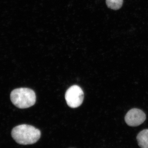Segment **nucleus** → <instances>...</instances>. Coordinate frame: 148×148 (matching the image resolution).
I'll use <instances>...</instances> for the list:
<instances>
[{
	"instance_id": "obj_1",
	"label": "nucleus",
	"mask_w": 148,
	"mask_h": 148,
	"mask_svg": "<svg viewBox=\"0 0 148 148\" xmlns=\"http://www.w3.org/2000/svg\"><path fill=\"white\" fill-rule=\"evenodd\" d=\"M11 135L14 140L18 144L32 145L39 140L41 132L39 130L32 125L22 124L14 127Z\"/></svg>"
},
{
	"instance_id": "obj_5",
	"label": "nucleus",
	"mask_w": 148,
	"mask_h": 148,
	"mask_svg": "<svg viewBox=\"0 0 148 148\" xmlns=\"http://www.w3.org/2000/svg\"><path fill=\"white\" fill-rule=\"evenodd\" d=\"M137 141L141 148H148V129H145L137 135Z\"/></svg>"
},
{
	"instance_id": "obj_6",
	"label": "nucleus",
	"mask_w": 148,
	"mask_h": 148,
	"mask_svg": "<svg viewBox=\"0 0 148 148\" xmlns=\"http://www.w3.org/2000/svg\"><path fill=\"white\" fill-rule=\"evenodd\" d=\"M106 4L108 8L118 10L121 8L123 0H106Z\"/></svg>"
},
{
	"instance_id": "obj_4",
	"label": "nucleus",
	"mask_w": 148,
	"mask_h": 148,
	"mask_svg": "<svg viewBox=\"0 0 148 148\" xmlns=\"http://www.w3.org/2000/svg\"><path fill=\"white\" fill-rule=\"evenodd\" d=\"M146 119L145 114L142 110L133 108L130 110L125 117V121L127 125L136 127L145 122Z\"/></svg>"
},
{
	"instance_id": "obj_2",
	"label": "nucleus",
	"mask_w": 148,
	"mask_h": 148,
	"mask_svg": "<svg viewBox=\"0 0 148 148\" xmlns=\"http://www.w3.org/2000/svg\"><path fill=\"white\" fill-rule=\"evenodd\" d=\"M10 99L12 103L17 108H27L34 106L36 103V93L30 88H16L11 92Z\"/></svg>"
},
{
	"instance_id": "obj_3",
	"label": "nucleus",
	"mask_w": 148,
	"mask_h": 148,
	"mask_svg": "<svg viewBox=\"0 0 148 148\" xmlns=\"http://www.w3.org/2000/svg\"><path fill=\"white\" fill-rule=\"evenodd\" d=\"M84 98L83 91L77 85L72 86L67 90L65 98L67 104L71 108H75L82 105Z\"/></svg>"
}]
</instances>
